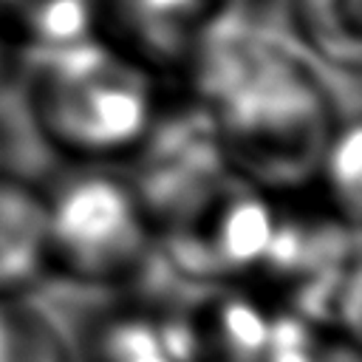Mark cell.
<instances>
[{
  "label": "cell",
  "instance_id": "7c38bea8",
  "mask_svg": "<svg viewBox=\"0 0 362 362\" xmlns=\"http://www.w3.org/2000/svg\"><path fill=\"white\" fill-rule=\"evenodd\" d=\"M328 170V181L339 206L345 209V221L354 226L359 218V124L348 119L339 133L331 136V144L322 158Z\"/></svg>",
  "mask_w": 362,
  "mask_h": 362
},
{
  "label": "cell",
  "instance_id": "8fae6325",
  "mask_svg": "<svg viewBox=\"0 0 362 362\" xmlns=\"http://www.w3.org/2000/svg\"><path fill=\"white\" fill-rule=\"evenodd\" d=\"M102 362H178L164 337L158 322L147 320H122L113 322L99 342Z\"/></svg>",
  "mask_w": 362,
  "mask_h": 362
},
{
  "label": "cell",
  "instance_id": "8992f818",
  "mask_svg": "<svg viewBox=\"0 0 362 362\" xmlns=\"http://www.w3.org/2000/svg\"><path fill=\"white\" fill-rule=\"evenodd\" d=\"M76 317L54 294H3L0 362H82Z\"/></svg>",
  "mask_w": 362,
  "mask_h": 362
},
{
  "label": "cell",
  "instance_id": "6da1fadb",
  "mask_svg": "<svg viewBox=\"0 0 362 362\" xmlns=\"http://www.w3.org/2000/svg\"><path fill=\"white\" fill-rule=\"evenodd\" d=\"M198 85L221 153L240 175L297 184L325 158L337 88L294 40L226 11L201 34Z\"/></svg>",
  "mask_w": 362,
  "mask_h": 362
},
{
  "label": "cell",
  "instance_id": "7a4b0ae2",
  "mask_svg": "<svg viewBox=\"0 0 362 362\" xmlns=\"http://www.w3.org/2000/svg\"><path fill=\"white\" fill-rule=\"evenodd\" d=\"M25 102L42 136L76 153H113L141 139L150 82L127 59L76 40L31 51Z\"/></svg>",
  "mask_w": 362,
  "mask_h": 362
},
{
  "label": "cell",
  "instance_id": "52a82bcc",
  "mask_svg": "<svg viewBox=\"0 0 362 362\" xmlns=\"http://www.w3.org/2000/svg\"><path fill=\"white\" fill-rule=\"evenodd\" d=\"M48 255V206L25 184L0 178V297L25 291Z\"/></svg>",
  "mask_w": 362,
  "mask_h": 362
},
{
  "label": "cell",
  "instance_id": "5b68a950",
  "mask_svg": "<svg viewBox=\"0 0 362 362\" xmlns=\"http://www.w3.org/2000/svg\"><path fill=\"white\" fill-rule=\"evenodd\" d=\"M158 328L178 362H263L272 320L238 294L195 288L175 294V308Z\"/></svg>",
  "mask_w": 362,
  "mask_h": 362
},
{
  "label": "cell",
  "instance_id": "9c48e42d",
  "mask_svg": "<svg viewBox=\"0 0 362 362\" xmlns=\"http://www.w3.org/2000/svg\"><path fill=\"white\" fill-rule=\"evenodd\" d=\"M31 31L37 45H68L88 37L90 0H0Z\"/></svg>",
  "mask_w": 362,
  "mask_h": 362
},
{
  "label": "cell",
  "instance_id": "277c9868",
  "mask_svg": "<svg viewBox=\"0 0 362 362\" xmlns=\"http://www.w3.org/2000/svg\"><path fill=\"white\" fill-rule=\"evenodd\" d=\"M48 206V252L85 283H105L144 263L150 232L136 192L110 175H76Z\"/></svg>",
  "mask_w": 362,
  "mask_h": 362
},
{
  "label": "cell",
  "instance_id": "ba28073f",
  "mask_svg": "<svg viewBox=\"0 0 362 362\" xmlns=\"http://www.w3.org/2000/svg\"><path fill=\"white\" fill-rule=\"evenodd\" d=\"M303 23L325 62L337 68L359 65L362 0H303Z\"/></svg>",
  "mask_w": 362,
  "mask_h": 362
},
{
  "label": "cell",
  "instance_id": "30bf717a",
  "mask_svg": "<svg viewBox=\"0 0 362 362\" xmlns=\"http://www.w3.org/2000/svg\"><path fill=\"white\" fill-rule=\"evenodd\" d=\"M139 34L158 51L173 54L181 48L189 23L204 11L206 0H124Z\"/></svg>",
  "mask_w": 362,
  "mask_h": 362
},
{
  "label": "cell",
  "instance_id": "3957f363",
  "mask_svg": "<svg viewBox=\"0 0 362 362\" xmlns=\"http://www.w3.org/2000/svg\"><path fill=\"white\" fill-rule=\"evenodd\" d=\"M147 218L161 226L170 269L195 283L223 280L266 260L274 218L252 181L221 164Z\"/></svg>",
  "mask_w": 362,
  "mask_h": 362
}]
</instances>
